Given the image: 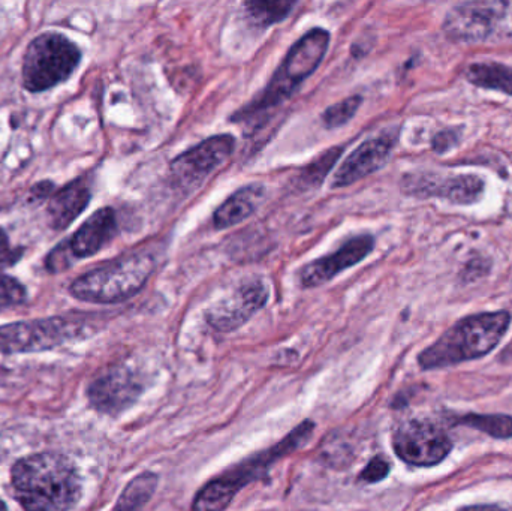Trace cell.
<instances>
[{"label": "cell", "mask_w": 512, "mask_h": 511, "mask_svg": "<svg viewBox=\"0 0 512 511\" xmlns=\"http://www.w3.org/2000/svg\"><path fill=\"white\" fill-rule=\"evenodd\" d=\"M12 491L26 511H71L83 492L75 465L59 453H36L12 468Z\"/></svg>", "instance_id": "6da1fadb"}, {"label": "cell", "mask_w": 512, "mask_h": 511, "mask_svg": "<svg viewBox=\"0 0 512 511\" xmlns=\"http://www.w3.org/2000/svg\"><path fill=\"white\" fill-rule=\"evenodd\" d=\"M511 326L507 311L483 312L457 321L435 344L418 356L424 371L448 368L492 353Z\"/></svg>", "instance_id": "7a4b0ae2"}, {"label": "cell", "mask_w": 512, "mask_h": 511, "mask_svg": "<svg viewBox=\"0 0 512 511\" xmlns=\"http://www.w3.org/2000/svg\"><path fill=\"white\" fill-rule=\"evenodd\" d=\"M313 429H315V423L306 420L283 437L279 443L249 456L245 461L207 482L195 495L192 511L227 510L243 488L267 476L270 468L280 459L306 446L312 438Z\"/></svg>", "instance_id": "3957f363"}, {"label": "cell", "mask_w": 512, "mask_h": 511, "mask_svg": "<svg viewBox=\"0 0 512 511\" xmlns=\"http://www.w3.org/2000/svg\"><path fill=\"white\" fill-rule=\"evenodd\" d=\"M330 45V33L322 27H315L304 33L286 53L285 59L274 72L267 87L259 93L251 104L243 107L234 122H255L256 117L288 101L295 90L321 65Z\"/></svg>", "instance_id": "277c9868"}, {"label": "cell", "mask_w": 512, "mask_h": 511, "mask_svg": "<svg viewBox=\"0 0 512 511\" xmlns=\"http://www.w3.org/2000/svg\"><path fill=\"white\" fill-rule=\"evenodd\" d=\"M155 267V258L149 252L123 255L78 276L69 293L81 302L98 305L126 302L146 287Z\"/></svg>", "instance_id": "5b68a950"}, {"label": "cell", "mask_w": 512, "mask_h": 511, "mask_svg": "<svg viewBox=\"0 0 512 511\" xmlns=\"http://www.w3.org/2000/svg\"><path fill=\"white\" fill-rule=\"evenodd\" d=\"M80 48L68 36L45 32L27 45L21 83L30 93H41L65 83L81 63Z\"/></svg>", "instance_id": "8992f818"}, {"label": "cell", "mask_w": 512, "mask_h": 511, "mask_svg": "<svg viewBox=\"0 0 512 511\" xmlns=\"http://www.w3.org/2000/svg\"><path fill=\"white\" fill-rule=\"evenodd\" d=\"M512 3L466 2L453 6L445 15L444 29L448 39L463 44L490 41L510 26Z\"/></svg>", "instance_id": "52a82bcc"}, {"label": "cell", "mask_w": 512, "mask_h": 511, "mask_svg": "<svg viewBox=\"0 0 512 511\" xmlns=\"http://www.w3.org/2000/svg\"><path fill=\"white\" fill-rule=\"evenodd\" d=\"M83 327L65 317L17 321L0 327V353H39L53 350L81 335Z\"/></svg>", "instance_id": "ba28073f"}, {"label": "cell", "mask_w": 512, "mask_h": 511, "mask_svg": "<svg viewBox=\"0 0 512 511\" xmlns=\"http://www.w3.org/2000/svg\"><path fill=\"white\" fill-rule=\"evenodd\" d=\"M393 449L406 464L433 467L441 464L453 449L442 426L429 419H408L393 432Z\"/></svg>", "instance_id": "9c48e42d"}, {"label": "cell", "mask_w": 512, "mask_h": 511, "mask_svg": "<svg viewBox=\"0 0 512 511\" xmlns=\"http://www.w3.org/2000/svg\"><path fill=\"white\" fill-rule=\"evenodd\" d=\"M236 138L230 134L213 135L203 143L180 153L170 164L173 183L183 192L200 188L233 155Z\"/></svg>", "instance_id": "30bf717a"}, {"label": "cell", "mask_w": 512, "mask_h": 511, "mask_svg": "<svg viewBox=\"0 0 512 511\" xmlns=\"http://www.w3.org/2000/svg\"><path fill=\"white\" fill-rule=\"evenodd\" d=\"M486 183L474 174L411 173L402 191L415 198H442L457 206H472L483 198Z\"/></svg>", "instance_id": "8fae6325"}, {"label": "cell", "mask_w": 512, "mask_h": 511, "mask_svg": "<svg viewBox=\"0 0 512 511\" xmlns=\"http://www.w3.org/2000/svg\"><path fill=\"white\" fill-rule=\"evenodd\" d=\"M143 392L144 383L140 375L129 366L117 365L92 381L87 396L96 411L116 416L132 407Z\"/></svg>", "instance_id": "7c38bea8"}, {"label": "cell", "mask_w": 512, "mask_h": 511, "mask_svg": "<svg viewBox=\"0 0 512 511\" xmlns=\"http://www.w3.org/2000/svg\"><path fill=\"white\" fill-rule=\"evenodd\" d=\"M268 302V288L261 279L243 282L230 296L207 311V323L222 333L245 326Z\"/></svg>", "instance_id": "4fadbf2b"}, {"label": "cell", "mask_w": 512, "mask_h": 511, "mask_svg": "<svg viewBox=\"0 0 512 511\" xmlns=\"http://www.w3.org/2000/svg\"><path fill=\"white\" fill-rule=\"evenodd\" d=\"M375 248V237L360 234L346 240L333 254L318 258L303 267L300 272V285L303 288H316L333 281L339 273L357 266L366 260Z\"/></svg>", "instance_id": "5bb4252c"}, {"label": "cell", "mask_w": 512, "mask_h": 511, "mask_svg": "<svg viewBox=\"0 0 512 511\" xmlns=\"http://www.w3.org/2000/svg\"><path fill=\"white\" fill-rule=\"evenodd\" d=\"M394 146L396 137L390 132L364 141L337 168L331 188H346L381 170L390 159Z\"/></svg>", "instance_id": "9a60e30c"}, {"label": "cell", "mask_w": 512, "mask_h": 511, "mask_svg": "<svg viewBox=\"0 0 512 511\" xmlns=\"http://www.w3.org/2000/svg\"><path fill=\"white\" fill-rule=\"evenodd\" d=\"M119 233L116 210L102 207L86 219L69 239L63 240L72 261L86 260L105 248Z\"/></svg>", "instance_id": "2e32d148"}, {"label": "cell", "mask_w": 512, "mask_h": 511, "mask_svg": "<svg viewBox=\"0 0 512 511\" xmlns=\"http://www.w3.org/2000/svg\"><path fill=\"white\" fill-rule=\"evenodd\" d=\"M92 200L89 180L84 177L66 183L54 192L47 206L48 222L56 231H63L87 209Z\"/></svg>", "instance_id": "e0dca14e"}, {"label": "cell", "mask_w": 512, "mask_h": 511, "mask_svg": "<svg viewBox=\"0 0 512 511\" xmlns=\"http://www.w3.org/2000/svg\"><path fill=\"white\" fill-rule=\"evenodd\" d=\"M265 188L259 183L243 186L239 191L234 192L213 215V225L218 230L236 227L259 209L262 201L265 200Z\"/></svg>", "instance_id": "ac0fdd59"}, {"label": "cell", "mask_w": 512, "mask_h": 511, "mask_svg": "<svg viewBox=\"0 0 512 511\" xmlns=\"http://www.w3.org/2000/svg\"><path fill=\"white\" fill-rule=\"evenodd\" d=\"M469 83L481 89L496 90L512 96V66L498 62L472 63L466 69Z\"/></svg>", "instance_id": "d6986e66"}, {"label": "cell", "mask_w": 512, "mask_h": 511, "mask_svg": "<svg viewBox=\"0 0 512 511\" xmlns=\"http://www.w3.org/2000/svg\"><path fill=\"white\" fill-rule=\"evenodd\" d=\"M158 476L153 473H143L128 483L116 506L111 511H140L152 500L158 488Z\"/></svg>", "instance_id": "ffe728a7"}, {"label": "cell", "mask_w": 512, "mask_h": 511, "mask_svg": "<svg viewBox=\"0 0 512 511\" xmlns=\"http://www.w3.org/2000/svg\"><path fill=\"white\" fill-rule=\"evenodd\" d=\"M459 423L499 440L512 438V417L505 414H468L459 419Z\"/></svg>", "instance_id": "44dd1931"}, {"label": "cell", "mask_w": 512, "mask_h": 511, "mask_svg": "<svg viewBox=\"0 0 512 511\" xmlns=\"http://www.w3.org/2000/svg\"><path fill=\"white\" fill-rule=\"evenodd\" d=\"M294 2H246L245 8L248 9V15L254 21L256 26L270 27L273 24L285 20L292 9Z\"/></svg>", "instance_id": "7402d4cb"}, {"label": "cell", "mask_w": 512, "mask_h": 511, "mask_svg": "<svg viewBox=\"0 0 512 511\" xmlns=\"http://www.w3.org/2000/svg\"><path fill=\"white\" fill-rule=\"evenodd\" d=\"M343 153V147H333V149L327 150L322 153L318 159L312 162V164L304 167L301 171L300 183L304 186H312V188H318L322 182H324L327 174L330 173L331 168L336 165L337 159Z\"/></svg>", "instance_id": "603a6c76"}, {"label": "cell", "mask_w": 512, "mask_h": 511, "mask_svg": "<svg viewBox=\"0 0 512 511\" xmlns=\"http://www.w3.org/2000/svg\"><path fill=\"white\" fill-rule=\"evenodd\" d=\"M361 104H363V98L360 95L349 96V98L328 107L322 114V122L328 129L340 128L357 114Z\"/></svg>", "instance_id": "cb8c5ba5"}, {"label": "cell", "mask_w": 512, "mask_h": 511, "mask_svg": "<svg viewBox=\"0 0 512 511\" xmlns=\"http://www.w3.org/2000/svg\"><path fill=\"white\" fill-rule=\"evenodd\" d=\"M27 290L18 279L0 273V311L26 302Z\"/></svg>", "instance_id": "d4e9b609"}, {"label": "cell", "mask_w": 512, "mask_h": 511, "mask_svg": "<svg viewBox=\"0 0 512 511\" xmlns=\"http://www.w3.org/2000/svg\"><path fill=\"white\" fill-rule=\"evenodd\" d=\"M74 266L71 255H69L66 243L62 242L51 249L50 254L45 257V269L50 273H62Z\"/></svg>", "instance_id": "484cf974"}, {"label": "cell", "mask_w": 512, "mask_h": 511, "mask_svg": "<svg viewBox=\"0 0 512 511\" xmlns=\"http://www.w3.org/2000/svg\"><path fill=\"white\" fill-rule=\"evenodd\" d=\"M388 473H390V464H388L387 459L382 458V456H376L361 471L360 482H364L366 485H373V483L382 482L388 476Z\"/></svg>", "instance_id": "4316f807"}, {"label": "cell", "mask_w": 512, "mask_h": 511, "mask_svg": "<svg viewBox=\"0 0 512 511\" xmlns=\"http://www.w3.org/2000/svg\"><path fill=\"white\" fill-rule=\"evenodd\" d=\"M24 249L12 246L8 234L0 228V270L15 266L23 257Z\"/></svg>", "instance_id": "83f0119b"}, {"label": "cell", "mask_w": 512, "mask_h": 511, "mask_svg": "<svg viewBox=\"0 0 512 511\" xmlns=\"http://www.w3.org/2000/svg\"><path fill=\"white\" fill-rule=\"evenodd\" d=\"M460 134L454 131V129H448V131L439 132L433 138V150L438 153H445L448 150L453 149L457 143H459Z\"/></svg>", "instance_id": "f1b7e54d"}, {"label": "cell", "mask_w": 512, "mask_h": 511, "mask_svg": "<svg viewBox=\"0 0 512 511\" xmlns=\"http://www.w3.org/2000/svg\"><path fill=\"white\" fill-rule=\"evenodd\" d=\"M54 192H56V185L50 182V180H42V182L36 183V185L30 189V195H32L35 200L39 201L53 197Z\"/></svg>", "instance_id": "f546056e"}, {"label": "cell", "mask_w": 512, "mask_h": 511, "mask_svg": "<svg viewBox=\"0 0 512 511\" xmlns=\"http://www.w3.org/2000/svg\"><path fill=\"white\" fill-rule=\"evenodd\" d=\"M459 511H512L510 509H505V507L501 506H489V504H484V506H469L463 507Z\"/></svg>", "instance_id": "4dcf8cb0"}, {"label": "cell", "mask_w": 512, "mask_h": 511, "mask_svg": "<svg viewBox=\"0 0 512 511\" xmlns=\"http://www.w3.org/2000/svg\"><path fill=\"white\" fill-rule=\"evenodd\" d=\"M0 511H8V510H6V506H5V504H3L2 500H0Z\"/></svg>", "instance_id": "1f68e13d"}]
</instances>
